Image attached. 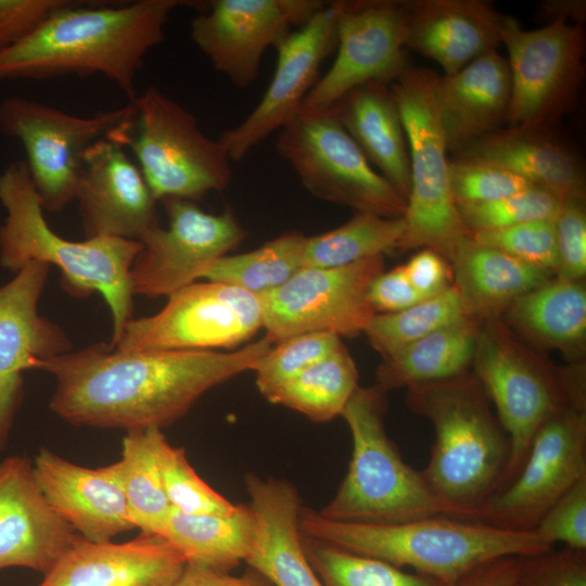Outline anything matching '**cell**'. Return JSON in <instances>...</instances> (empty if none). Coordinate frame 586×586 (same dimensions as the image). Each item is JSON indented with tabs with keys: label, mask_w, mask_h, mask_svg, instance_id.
<instances>
[{
	"label": "cell",
	"mask_w": 586,
	"mask_h": 586,
	"mask_svg": "<svg viewBox=\"0 0 586 586\" xmlns=\"http://www.w3.org/2000/svg\"><path fill=\"white\" fill-rule=\"evenodd\" d=\"M266 335L230 353L120 352L99 342L46 360L55 382L49 407L76 426L163 429L211 388L255 371L272 347Z\"/></svg>",
	"instance_id": "cell-1"
},
{
	"label": "cell",
	"mask_w": 586,
	"mask_h": 586,
	"mask_svg": "<svg viewBox=\"0 0 586 586\" xmlns=\"http://www.w3.org/2000/svg\"><path fill=\"white\" fill-rule=\"evenodd\" d=\"M204 1L139 0L120 5L81 7L73 1L36 31L0 53V79H48L99 74L128 99L151 49L165 39L176 9L202 11Z\"/></svg>",
	"instance_id": "cell-2"
},
{
	"label": "cell",
	"mask_w": 586,
	"mask_h": 586,
	"mask_svg": "<svg viewBox=\"0 0 586 586\" xmlns=\"http://www.w3.org/2000/svg\"><path fill=\"white\" fill-rule=\"evenodd\" d=\"M407 405L426 418L434 443L421 471L432 492L456 513L473 520L499 486L510 457V441L485 390L472 373L416 384Z\"/></svg>",
	"instance_id": "cell-3"
},
{
	"label": "cell",
	"mask_w": 586,
	"mask_h": 586,
	"mask_svg": "<svg viewBox=\"0 0 586 586\" xmlns=\"http://www.w3.org/2000/svg\"><path fill=\"white\" fill-rule=\"evenodd\" d=\"M0 203L7 212L0 226V266L14 273L31 260L58 266L62 284L73 296L102 294L113 318L107 343L112 346L132 318L129 275L142 244L114 237L78 242L60 237L44 218L25 161L13 162L1 173Z\"/></svg>",
	"instance_id": "cell-4"
},
{
	"label": "cell",
	"mask_w": 586,
	"mask_h": 586,
	"mask_svg": "<svg viewBox=\"0 0 586 586\" xmlns=\"http://www.w3.org/2000/svg\"><path fill=\"white\" fill-rule=\"evenodd\" d=\"M304 536L383 560L451 585L475 566L507 556L527 557L553 545L536 530L510 531L445 515L393 524L333 521L302 507Z\"/></svg>",
	"instance_id": "cell-5"
},
{
	"label": "cell",
	"mask_w": 586,
	"mask_h": 586,
	"mask_svg": "<svg viewBox=\"0 0 586 586\" xmlns=\"http://www.w3.org/2000/svg\"><path fill=\"white\" fill-rule=\"evenodd\" d=\"M386 392L358 386L342 417L353 442L348 470L333 498L318 511L341 522L393 524L430 517L457 518L429 487L421 471L402 457L388 437Z\"/></svg>",
	"instance_id": "cell-6"
},
{
	"label": "cell",
	"mask_w": 586,
	"mask_h": 586,
	"mask_svg": "<svg viewBox=\"0 0 586 586\" xmlns=\"http://www.w3.org/2000/svg\"><path fill=\"white\" fill-rule=\"evenodd\" d=\"M471 367L510 441L499 492L518 475L540 426L566 407L586 405L584 371L535 355L501 318L480 322Z\"/></svg>",
	"instance_id": "cell-7"
},
{
	"label": "cell",
	"mask_w": 586,
	"mask_h": 586,
	"mask_svg": "<svg viewBox=\"0 0 586 586\" xmlns=\"http://www.w3.org/2000/svg\"><path fill=\"white\" fill-rule=\"evenodd\" d=\"M436 76L411 64L390 85L404 125L411 177L399 250L431 249L450 264L458 244L471 233L450 190L448 149L434 95Z\"/></svg>",
	"instance_id": "cell-8"
},
{
	"label": "cell",
	"mask_w": 586,
	"mask_h": 586,
	"mask_svg": "<svg viewBox=\"0 0 586 586\" xmlns=\"http://www.w3.org/2000/svg\"><path fill=\"white\" fill-rule=\"evenodd\" d=\"M131 102L136 116L125 144L156 201L195 202L230 184L231 161L224 145L200 129L191 112L155 87Z\"/></svg>",
	"instance_id": "cell-9"
},
{
	"label": "cell",
	"mask_w": 586,
	"mask_h": 586,
	"mask_svg": "<svg viewBox=\"0 0 586 586\" xmlns=\"http://www.w3.org/2000/svg\"><path fill=\"white\" fill-rule=\"evenodd\" d=\"M276 149L314 196L355 213L404 217L406 200L373 169L331 107L301 109L279 130Z\"/></svg>",
	"instance_id": "cell-10"
},
{
	"label": "cell",
	"mask_w": 586,
	"mask_h": 586,
	"mask_svg": "<svg viewBox=\"0 0 586 586\" xmlns=\"http://www.w3.org/2000/svg\"><path fill=\"white\" fill-rule=\"evenodd\" d=\"M500 40L508 53L511 79L507 127L551 130L573 107L583 85L582 25L558 18L530 30L502 14Z\"/></svg>",
	"instance_id": "cell-11"
},
{
	"label": "cell",
	"mask_w": 586,
	"mask_h": 586,
	"mask_svg": "<svg viewBox=\"0 0 586 586\" xmlns=\"http://www.w3.org/2000/svg\"><path fill=\"white\" fill-rule=\"evenodd\" d=\"M132 102L93 116H76L23 97L0 103V129L24 146L31 181L44 211L75 200L80 155L92 142L135 119Z\"/></svg>",
	"instance_id": "cell-12"
},
{
	"label": "cell",
	"mask_w": 586,
	"mask_h": 586,
	"mask_svg": "<svg viewBox=\"0 0 586 586\" xmlns=\"http://www.w3.org/2000/svg\"><path fill=\"white\" fill-rule=\"evenodd\" d=\"M263 328L259 295L219 282H194L154 315L131 318L110 346L120 352L232 348Z\"/></svg>",
	"instance_id": "cell-13"
},
{
	"label": "cell",
	"mask_w": 586,
	"mask_h": 586,
	"mask_svg": "<svg viewBox=\"0 0 586 586\" xmlns=\"http://www.w3.org/2000/svg\"><path fill=\"white\" fill-rule=\"evenodd\" d=\"M384 271L383 256L334 268L303 267L281 286L259 295L263 328L272 343L313 332L353 337L375 315L368 289Z\"/></svg>",
	"instance_id": "cell-14"
},
{
	"label": "cell",
	"mask_w": 586,
	"mask_h": 586,
	"mask_svg": "<svg viewBox=\"0 0 586 586\" xmlns=\"http://www.w3.org/2000/svg\"><path fill=\"white\" fill-rule=\"evenodd\" d=\"M585 477L586 406H570L540 426L515 479L492 495L472 521L510 531L535 530Z\"/></svg>",
	"instance_id": "cell-15"
},
{
	"label": "cell",
	"mask_w": 586,
	"mask_h": 586,
	"mask_svg": "<svg viewBox=\"0 0 586 586\" xmlns=\"http://www.w3.org/2000/svg\"><path fill=\"white\" fill-rule=\"evenodd\" d=\"M337 54L304 99L302 110H326L352 89L394 82L410 65L406 52L409 1L336 0Z\"/></svg>",
	"instance_id": "cell-16"
},
{
	"label": "cell",
	"mask_w": 586,
	"mask_h": 586,
	"mask_svg": "<svg viewBox=\"0 0 586 586\" xmlns=\"http://www.w3.org/2000/svg\"><path fill=\"white\" fill-rule=\"evenodd\" d=\"M162 202L168 227L157 225L139 241L142 249L129 275L132 295L167 297L196 282L215 260L247 235L230 209L216 215L189 200Z\"/></svg>",
	"instance_id": "cell-17"
},
{
	"label": "cell",
	"mask_w": 586,
	"mask_h": 586,
	"mask_svg": "<svg viewBox=\"0 0 586 586\" xmlns=\"http://www.w3.org/2000/svg\"><path fill=\"white\" fill-rule=\"evenodd\" d=\"M326 1L214 0L191 21V38L213 67L245 88L259 76L264 53L302 27Z\"/></svg>",
	"instance_id": "cell-18"
},
{
	"label": "cell",
	"mask_w": 586,
	"mask_h": 586,
	"mask_svg": "<svg viewBox=\"0 0 586 586\" xmlns=\"http://www.w3.org/2000/svg\"><path fill=\"white\" fill-rule=\"evenodd\" d=\"M51 266L31 260L0 285V449L23 398V372L73 351L65 331L38 311Z\"/></svg>",
	"instance_id": "cell-19"
},
{
	"label": "cell",
	"mask_w": 586,
	"mask_h": 586,
	"mask_svg": "<svg viewBox=\"0 0 586 586\" xmlns=\"http://www.w3.org/2000/svg\"><path fill=\"white\" fill-rule=\"evenodd\" d=\"M336 47V11L331 1L277 47L276 69L262 100L239 125L219 137L231 162L243 160L298 113L319 79L322 62Z\"/></svg>",
	"instance_id": "cell-20"
},
{
	"label": "cell",
	"mask_w": 586,
	"mask_h": 586,
	"mask_svg": "<svg viewBox=\"0 0 586 586\" xmlns=\"http://www.w3.org/2000/svg\"><path fill=\"white\" fill-rule=\"evenodd\" d=\"M127 123L89 144L80 155L75 200L86 239L132 241L157 226L156 200L138 164L124 150Z\"/></svg>",
	"instance_id": "cell-21"
},
{
	"label": "cell",
	"mask_w": 586,
	"mask_h": 586,
	"mask_svg": "<svg viewBox=\"0 0 586 586\" xmlns=\"http://www.w3.org/2000/svg\"><path fill=\"white\" fill-rule=\"evenodd\" d=\"M79 535L50 507L33 462L9 456L0 462V571L26 568L47 574Z\"/></svg>",
	"instance_id": "cell-22"
},
{
	"label": "cell",
	"mask_w": 586,
	"mask_h": 586,
	"mask_svg": "<svg viewBox=\"0 0 586 586\" xmlns=\"http://www.w3.org/2000/svg\"><path fill=\"white\" fill-rule=\"evenodd\" d=\"M187 561L158 535L124 543L78 540L37 586H174Z\"/></svg>",
	"instance_id": "cell-23"
},
{
	"label": "cell",
	"mask_w": 586,
	"mask_h": 586,
	"mask_svg": "<svg viewBox=\"0 0 586 586\" xmlns=\"http://www.w3.org/2000/svg\"><path fill=\"white\" fill-rule=\"evenodd\" d=\"M33 468L50 507L84 539L112 542L137 528L120 487L104 467H82L40 449Z\"/></svg>",
	"instance_id": "cell-24"
},
{
	"label": "cell",
	"mask_w": 586,
	"mask_h": 586,
	"mask_svg": "<svg viewBox=\"0 0 586 586\" xmlns=\"http://www.w3.org/2000/svg\"><path fill=\"white\" fill-rule=\"evenodd\" d=\"M256 536L245 562L272 586H322L308 562L300 528L302 502L289 481L245 476Z\"/></svg>",
	"instance_id": "cell-25"
},
{
	"label": "cell",
	"mask_w": 586,
	"mask_h": 586,
	"mask_svg": "<svg viewBox=\"0 0 586 586\" xmlns=\"http://www.w3.org/2000/svg\"><path fill=\"white\" fill-rule=\"evenodd\" d=\"M502 14L483 0L409 1L406 48L453 75L501 43Z\"/></svg>",
	"instance_id": "cell-26"
},
{
	"label": "cell",
	"mask_w": 586,
	"mask_h": 586,
	"mask_svg": "<svg viewBox=\"0 0 586 586\" xmlns=\"http://www.w3.org/2000/svg\"><path fill=\"white\" fill-rule=\"evenodd\" d=\"M434 95L447 149L455 153L507 124L511 101L507 58L494 50L453 75H437Z\"/></svg>",
	"instance_id": "cell-27"
},
{
	"label": "cell",
	"mask_w": 586,
	"mask_h": 586,
	"mask_svg": "<svg viewBox=\"0 0 586 586\" xmlns=\"http://www.w3.org/2000/svg\"><path fill=\"white\" fill-rule=\"evenodd\" d=\"M455 156L495 164L563 200L585 196L581 161L550 130L502 127L468 143Z\"/></svg>",
	"instance_id": "cell-28"
},
{
	"label": "cell",
	"mask_w": 586,
	"mask_h": 586,
	"mask_svg": "<svg viewBox=\"0 0 586 586\" xmlns=\"http://www.w3.org/2000/svg\"><path fill=\"white\" fill-rule=\"evenodd\" d=\"M368 162L406 200L411 177L404 125L390 85H360L330 106Z\"/></svg>",
	"instance_id": "cell-29"
},
{
	"label": "cell",
	"mask_w": 586,
	"mask_h": 586,
	"mask_svg": "<svg viewBox=\"0 0 586 586\" xmlns=\"http://www.w3.org/2000/svg\"><path fill=\"white\" fill-rule=\"evenodd\" d=\"M450 267L468 316L479 321L501 318L514 301L555 277L471 234L458 244Z\"/></svg>",
	"instance_id": "cell-30"
},
{
	"label": "cell",
	"mask_w": 586,
	"mask_h": 586,
	"mask_svg": "<svg viewBox=\"0 0 586 586\" xmlns=\"http://www.w3.org/2000/svg\"><path fill=\"white\" fill-rule=\"evenodd\" d=\"M505 323L536 346L578 359L586 337V290L582 281L556 276L514 301ZM502 315V316H504Z\"/></svg>",
	"instance_id": "cell-31"
},
{
	"label": "cell",
	"mask_w": 586,
	"mask_h": 586,
	"mask_svg": "<svg viewBox=\"0 0 586 586\" xmlns=\"http://www.w3.org/2000/svg\"><path fill=\"white\" fill-rule=\"evenodd\" d=\"M158 536L176 548L187 563L230 573L245 562L256 536L251 506L238 505L230 515L187 514L171 509Z\"/></svg>",
	"instance_id": "cell-32"
},
{
	"label": "cell",
	"mask_w": 586,
	"mask_h": 586,
	"mask_svg": "<svg viewBox=\"0 0 586 586\" xmlns=\"http://www.w3.org/2000/svg\"><path fill=\"white\" fill-rule=\"evenodd\" d=\"M480 322L463 318L384 357L377 370V385L387 393L468 372Z\"/></svg>",
	"instance_id": "cell-33"
},
{
	"label": "cell",
	"mask_w": 586,
	"mask_h": 586,
	"mask_svg": "<svg viewBox=\"0 0 586 586\" xmlns=\"http://www.w3.org/2000/svg\"><path fill=\"white\" fill-rule=\"evenodd\" d=\"M165 441L158 428L127 431L122 441V458L104 466L120 487L136 527L145 534L158 535L173 509L160 464Z\"/></svg>",
	"instance_id": "cell-34"
},
{
	"label": "cell",
	"mask_w": 586,
	"mask_h": 586,
	"mask_svg": "<svg viewBox=\"0 0 586 586\" xmlns=\"http://www.w3.org/2000/svg\"><path fill=\"white\" fill-rule=\"evenodd\" d=\"M358 371L343 343L330 355L286 381L265 398L315 422L341 416L358 387Z\"/></svg>",
	"instance_id": "cell-35"
},
{
	"label": "cell",
	"mask_w": 586,
	"mask_h": 586,
	"mask_svg": "<svg viewBox=\"0 0 586 586\" xmlns=\"http://www.w3.org/2000/svg\"><path fill=\"white\" fill-rule=\"evenodd\" d=\"M404 232L403 217L355 213L342 226L307 237L303 267L334 268L383 256L399 250Z\"/></svg>",
	"instance_id": "cell-36"
},
{
	"label": "cell",
	"mask_w": 586,
	"mask_h": 586,
	"mask_svg": "<svg viewBox=\"0 0 586 586\" xmlns=\"http://www.w3.org/2000/svg\"><path fill=\"white\" fill-rule=\"evenodd\" d=\"M306 240L302 232H283L251 252L218 258L202 279L264 294L281 286L303 268Z\"/></svg>",
	"instance_id": "cell-37"
},
{
	"label": "cell",
	"mask_w": 586,
	"mask_h": 586,
	"mask_svg": "<svg viewBox=\"0 0 586 586\" xmlns=\"http://www.w3.org/2000/svg\"><path fill=\"white\" fill-rule=\"evenodd\" d=\"M469 317L453 285L395 313L375 314L365 330L370 345L382 357L425 335Z\"/></svg>",
	"instance_id": "cell-38"
},
{
	"label": "cell",
	"mask_w": 586,
	"mask_h": 586,
	"mask_svg": "<svg viewBox=\"0 0 586 586\" xmlns=\"http://www.w3.org/2000/svg\"><path fill=\"white\" fill-rule=\"evenodd\" d=\"M309 564L322 586H450L380 559L353 553L303 535Z\"/></svg>",
	"instance_id": "cell-39"
},
{
	"label": "cell",
	"mask_w": 586,
	"mask_h": 586,
	"mask_svg": "<svg viewBox=\"0 0 586 586\" xmlns=\"http://www.w3.org/2000/svg\"><path fill=\"white\" fill-rule=\"evenodd\" d=\"M563 203L555 192L531 186L522 191L487 203L458 206L460 217L470 231L495 230L527 221L553 220Z\"/></svg>",
	"instance_id": "cell-40"
},
{
	"label": "cell",
	"mask_w": 586,
	"mask_h": 586,
	"mask_svg": "<svg viewBox=\"0 0 586 586\" xmlns=\"http://www.w3.org/2000/svg\"><path fill=\"white\" fill-rule=\"evenodd\" d=\"M160 464L167 499L173 509L187 514L230 515L233 505L194 471L183 448L166 440L161 448Z\"/></svg>",
	"instance_id": "cell-41"
},
{
	"label": "cell",
	"mask_w": 586,
	"mask_h": 586,
	"mask_svg": "<svg viewBox=\"0 0 586 586\" xmlns=\"http://www.w3.org/2000/svg\"><path fill=\"white\" fill-rule=\"evenodd\" d=\"M276 344L255 370L257 388L265 397L333 353L342 341L332 333L313 332L294 335Z\"/></svg>",
	"instance_id": "cell-42"
},
{
	"label": "cell",
	"mask_w": 586,
	"mask_h": 586,
	"mask_svg": "<svg viewBox=\"0 0 586 586\" xmlns=\"http://www.w3.org/2000/svg\"><path fill=\"white\" fill-rule=\"evenodd\" d=\"M448 169L457 207L492 202L534 186L502 167L474 158L455 156Z\"/></svg>",
	"instance_id": "cell-43"
},
{
	"label": "cell",
	"mask_w": 586,
	"mask_h": 586,
	"mask_svg": "<svg viewBox=\"0 0 586 586\" xmlns=\"http://www.w3.org/2000/svg\"><path fill=\"white\" fill-rule=\"evenodd\" d=\"M553 220L540 219L501 229L477 231L471 233V237L521 262L555 273L558 256Z\"/></svg>",
	"instance_id": "cell-44"
},
{
	"label": "cell",
	"mask_w": 586,
	"mask_h": 586,
	"mask_svg": "<svg viewBox=\"0 0 586 586\" xmlns=\"http://www.w3.org/2000/svg\"><path fill=\"white\" fill-rule=\"evenodd\" d=\"M553 224L558 256L555 276L582 281L586 273L585 196L564 199Z\"/></svg>",
	"instance_id": "cell-45"
},
{
	"label": "cell",
	"mask_w": 586,
	"mask_h": 586,
	"mask_svg": "<svg viewBox=\"0 0 586 586\" xmlns=\"http://www.w3.org/2000/svg\"><path fill=\"white\" fill-rule=\"evenodd\" d=\"M513 586H586V550L564 546L521 557Z\"/></svg>",
	"instance_id": "cell-46"
},
{
	"label": "cell",
	"mask_w": 586,
	"mask_h": 586,
	"mask_svg": "<svg viewBox=\"0 0 586 586\" xmlns=\"http://www.w3.org/2000/svg\"><path fill=\"white\" fill-rule=\"evenodd\" d=\"M535 530L552 545L586 550V477L546 512Z\"/></svg>",
	"instance_id": "cell-47"
},
{
	"label": "cell",
	"mask_w": 586,
	"mask_h": 586,
	"mask_svg": "<svg viewBox=\"0 0 586 586\" xmlns=\"http://www.w3.org/2000/svg\"><path fill=\"white\" fill-rule=\"evenodd\" d=\"M69 0H0V53L36 31Z\"/></svg>",
	"instance_id": "cell-48"
},
{
	"label": "cell",
	"mask_w": 586,
	"mask_h": 586,
	"mask_svg": "<svg viewBox=\"0 0 586 586\" xmlns=\"http://www.w3.org/2000/svg\"><path fill=\"white\" fill-rule=\"evenodd\" d=\"M368 300L375 314L395 313L423 300L410 283L404 265L378 275L369 285Z\"/></svg>",
	"instance_id": "cell-49"
},
{
	"label": "cell",
	"mask_w": 586,
	"mask_h": 586,
	"mask_svg": "<svg viewBox=\"0 0 586 586\" xmlns=\"http://www.w3.org/2000/svg\"><path fill=\"white\" fill-rule=\"evenodd\" d=\"M404 267L410 283L423 298L433 296L451 285L450 264L431 249L420 250Z\"/></svg>",
	"instance_id": "cell-50"
},
{
	"label": "cell",
	"mask_w": 586,
	"mask_h": 586,
	"mask_svg": "<svg viewBox=\"0 0 586 586\" xmlns=\"http://www.w3.org/2000/svg\"><path fill=\"white\" fill-rule=\"evenodd\" d=\"M520 564L521 557L496 558L475 566L450 586H513Z\"/></svg>",
	"instance_id": "cell-51"
},
{
	"label": "cell",
	"mask_w": 586,
	"mask_h": 586,
	"mask_svg": "<svg viewBox=\"0 0 586 586\" xmlns=\"http://www.w3.org/2000/svg\"><path fill=\"white\" fill-rule=\"evenodd\" d=\"M174 586H272V584L251 568L242 576H234L187 563Z\"/></svg>",
	"instance_id": "cell-52"
}]
</instances>
